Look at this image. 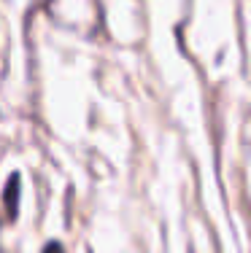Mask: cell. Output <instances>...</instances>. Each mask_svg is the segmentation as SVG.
<instances>
[{"instance_id":"6da1fadb","label":"cell","mask_w":251,"mask_h":253,"mask_svg":"<svg viewBox=\"0 0 251 253\" xmlns=\"http://www.w3.org/2000/svg\"><path fill=\"white\" fill-rule=\"evenodd\" d=\"M16 197H19V178H11V189L5 191V205H8V215H16Z\"/></svg>"},{"instance_id":"7a4b0ae2","label":"cell","mask_w":251,"mask_h":253,"mask_svg":"<svg viewBox=\"0 0 251 253\" xmlns=\"http://www.w3.org/2000/svg\"><path fill=\"white\" fill-rule=\"evenodd\" d=\"M44 253H62V245H59V243H49L44 248Z\"/></svg>"},{"instance_id":"3957f363","label":"cell","mask_w":251,"mask_h":253,"mask_svg":"<svg viewBox=\"0 0 251 253\" xmlns=\"http://www.w3.org/2000/svg\"><path fill=\"white\" fill-rule=\"evenodd\" d=\"M0 253H3V251H0Z\"/></svg>"}]
</instances>
